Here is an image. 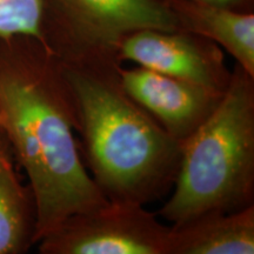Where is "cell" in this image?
Returning <instances> with one entry per match:
<instances>
[{"mask_svg": "<svg viewBox=\"0 0 254 254\" xmlns=\"http://www.w3.org/2000/svg\"><path fill=\"white\" fill-rule=\"evenodd\" d=\"M0 132L30 180L36 243L67 218L109 201L81 161L58 58L34 38L0 39Z\"/></svg>", "mask_w": 254, "mask_h": 254, "instance_id": "6da1fadb", "label": "cell"}, {"mask_svg": "<svg viewBox=\"0 0 254 254\" xmlns=\"http://www.w3.org/2000/svg\"><path fill=\"white\" fill-rule=\"evenodd\" d=\"M57 58L82 151L104 195L141 205L160 196L176 179L182 144L124 91L118 57Z\"/></svg>", "mask_w": 254, "mask_h": 254, "instance_id": "7a4b0ae2", "label": "cell"}, {"mask_svg": "<svg viewBox=\"0 0 254 254\" xmlns=\"http://www.w3.org/2000/svg\"><path fill=\"white\" fill-rule=\"evenodd\" d=\"M174 183L159 211L173 225L253 204L254 78L238 65L220 103L182 142Z\"/></svg>", "mask_w": 254, "mask_h": 254, "instance_id": "3957f363", "label": "cell"}, {"mask_svg": "<svg viewBox=\"0 0 254 254\" xmlns=\"http://www.w3.org/2000/svg\"><path fill=\"white\" fill-rule=\"evenodd\" d=\"M147 28L179 30L164 0H45L44 40L60 57H118L124 38Z\"/></svg>", "mask_w": 254, "mask_h": 254, "instance_id": "277c9868", "label": "cell"}, {"mask_svg": "<svg viewBox=\"0 0 254 254\" xmlns=\"http://www.w3.org/2000/svg\"><path fill=\"white\" fill-rule=\"evenodd\" d=\"M41 254H170L171 226L144 205L107 201L40 239Z\"/></svg>", "mask_w": 254, "mask_h": 254, "instance_id": "5b68a950", "label": "cell"}, {"mask_svg": "<svg viewBox=\"0 0 254 254\" xmlns=\"http://www.w3.org/2000/svg\"><path fill=\"white\" fill-rule=\"evenodd\" d=\"M120 62L224 92L232 72L225 65L217 44L184 31L140 30L124 38L118 49Z\"/></svg>", "mask_w": 254, "mask_h": 254, "instance_id": "8992f818", "label": "cell"}, {"mask_svg": "<svg viewBox=\"0 0 254 254\" xmlns=\"http://www.w3.org/2000/svg\"><path fill=\"white\" fill-rule=\"evenodd\" d=\"M120 82L139 106L182 144L220 103L224 92L141 67H119Z\"/></svg>", "mask_w": 254, "mask_h": 254, "instance_id": "52a82bcc", "label": "cell"}, {"mask_svg": "<svg viewBox=\"0 0 254 254\" xmlns=\"http://www.w3.org/2000/svg\"><path fill=\"white\" fill-rule=\"evenodd\" d=\"M178 28L213 41L254 78V13L194 0H164Z\"/></svg>", "mask_w": 254, "mask_h": 254, "instance_id": "ba28073f", "label": "cell"}, {"mask_svg": "<svg viewBox=\"0 0 254 254\" xmlns=\"http://www.w3.org/2000/svg\"><path fill=\"white\" fill-rule=\"evenodd\" d=\"M254 205L171 226L170 254H253Z\"/></svg>", "mask_w": 254, "mask_h": 254, "instance_id": "9c48e42d", "label": "cell"}, {"mask_svg": "<svg viewBox=\"0 0 254 254\" xmlns=\"http://www.w3.org/2000/svg\"><path fill=\"white\" fill-rule=\"evenodd\" d=\"M36 227L33 195L19 182L11 146L0 132V254L26 252L36 243Z\"/></svg>", "mask_w": 254, "mask_h": 254, "instance_id": "30bf717a", "label": "cell"}, {"mask_svg": "<svg viewBox=\"0 0 254 254\" xmlns=\"http://www.w3.org/2000/svg\"><path fill=\"white\" fill-rule=\"evenodd\" d=\"M44 12L45 0H0V39L30 37L45 45Z\"/></svg>", "mask_w": 254, "mask_h": 254, "instance_id": "8fae6325", "label": "cell"}, {"mask_svg": "<svg viewBox=\"0 0 254 254\" xmlns=\"http://www.w3.org/2000/svg\"><path fill=\"white\" fill-rule=\"evenodd\" d=\"M194 1L226 6L239 11H252L253 7V0H194Z\"/></svg>", "mask_w": 254, "mask_h": 254, "instance_id": "7c38bea8", "label": "cell"}]
</instances>
